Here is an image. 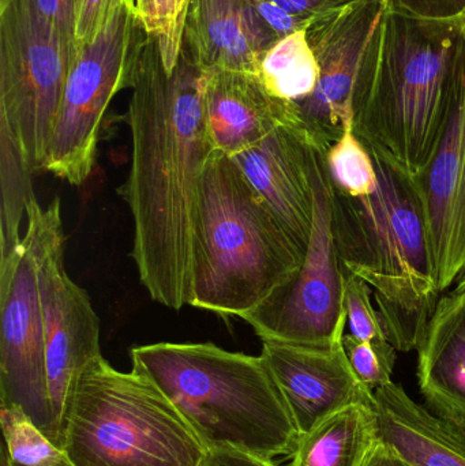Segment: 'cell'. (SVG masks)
I'll return each instance as SVG.
<instances>
[{"label":"cell","instance_id":"cell-1","mask_svg":"<svg viewBox=\"0 0 465 466\" xmlns=\"http://www.w3.org/2000/svg\"><path fill=\"white\" fill-rule=\"evenodd\" d=\"M131 90V164L119 187L133 218L131 257L150 298L179 311L191 300L202 180L215 152L205 71L180 52L168 73L157 38L147 35Z\"/></svg>","mask_w":465,"mask_h":466},{"label":"cell","instance_id":"cell-2","mask_svg":"<svg viewBox=\"0 0 465 466\" xmlns=\"http://www.w3.org/2000/svg\"><path fill=\"white\" fill-rule=\"evenodd\" d=\"M465 19L384 13L366 46L352 101L355 136L371 155L415 180L450 116Z\"/></svg>","mask_w":465,"mask_h":466},{"label":"cell","instance_id":"cell-3","mask_svg":"<svg viewBox=\"0 0 465 466\" xmlns=\"http://www.w3.org/2000/svg\"><path fill=\"white\" fill-rule=\"evenodd\" d=\"M373 156L379 183L370 196L332 187V223L343 270L373 292L390 344L418 350L441 299L414 180ZM332 186V185H330Z\"/></svg>","mask_w":465,"mask_h":466},{"label":"cell","instance_id":"cell-4","mask_svg":"<svg viewBox=\"0 0 465 466\" xmlns=\"http://www.w3.org/2000/svg\"><path fill=\"white\" fill-rule=\"evenodd\" d=\"M133 370L179 410L207 451L291 456L299 432L262 356L210 344L158 342L131 350Z\"/></svg>","mask_w":465,"mask_h":466},{"label":"cell","instance_id":"cell-5","mask_svg":"<svg viewBox=\"0 0 465 466\" xmlns=\"http://www.w3.org/2000/svg\"><path fill=\"white\" fill-rule=\"evenodd\" d=\"M303 260L237 163L215 150L202 180L188 306L242 319L289 284Z\"/></svg>","mask_w":465,"mask_h":466},{"label":"cell","instance_id":"cell-6","mask_svg":"<svg viewBox=\"0 0 465 466\" xmlns=\"http://www.w3.org/2000/svg\"><path fill=\"white\" fill-rule=\"evenodd\" d=\"M60 449L73 466H202L207 454L149 378L117 371L103 355L74 383Z\"/></svg>","mask_w":465,"mask_h":466},{"label":"cell","instance_id":"cell-7","mask_svg":"<svg viewBox=\"0 0 465 466\" xmlns=\"http://www.w3.org/2000/svg\"><path fill=\"white\" fill-rule=\"evenodd\" d=\"M76 54L35 0L0 8V128L41 171Z\"/></svg>","mask_w":465,"mask_h":466},{"label":"cell","instance_id":"cell-8","mask_svg":"<svg viewBox=\"0 0 465 466\" xmlns=\"http://www.w3.org/2000/svg\"><path fill=\"white\" fill-rule=\"evenodd\" d=\"M147 33L122 3L97 37L71 66L41 171L71 186L87 182L97 156L101 125L112 98L131 89Z\"/></svg>","mask_w":465,"mask_h":466},{"label":"cell","instance_id":"cell-9","mask_svg":"<svg viewBox=\"0 0 465 466\" xmlns=\"http://www.w3.org/2000/svg\"><path fill=\"white\" fill-rule=\"evenodd\" d=\"M327 153L314 147L313 228L299 273L258 309L242 318L262 342L328 347L346 334L344 270L333 232Z\"/></svg>","mask_w":465,"mask_h":466},{"label":"cell","instance_id":"cell-10","mask_svg":"<svg viewBox=\"0 0 465 466\" xmlns=\"http://www.w3.org/2000/svg\"><path fill=\"white\" fill-rule=\"evenodd\" d=\"M60 210L59 198L43 208L32 196L26 205V232L35 241L40 273L49 399L62 443L63 418L74 383L101 356V348L100 319L89 295L66 270Z\"/></svg>","mask_w":465,"mask_h":466},{"label":"cell","instance_id":"cell-11","mask_svg":"<svg viewBox=\"0 0 465 466\" xmlns=\"http://www.w3.org/2000/svg\"><path fill=\"white\" fill-rule=\"evenodd\" d=\"M0 405L18 408L60 449L49 399L45 325L35 241L0 260Z\"/></svg>","mask_w":465,"mask_h":466},{"label":"cell","instance_id":"cell-12","mask_svg":"<svg viewBox=\"0 0 465 466\" xmlns=\"http://www.w3.org/2000/svg\"><path fill=\"white\" fill-rule=\"evenodd\" d=\"M385 0H357L317 16L306 29L318 62L316 89L295 104L314 147L329 150L352 126V101L366 46Z\"/></svg>","mask_w":465,"mask_h":466},{"label":"cell","instance_id":"cell-13","mask_svg":"<svg viewBox=\"0 0 465 466\" xmlns=\"http://www.w3.org/2000/svg\"><path fill=\"white\" fill-rule=\"evenodd\" d=\"M414 182L437 285L445 293L465 271V26L447 126L433 158Z\"/></svg>","mask_w":465,"mask_h":466},{"label":"cell","instance_id":"cell-14","mask_svg":"<svg viewBox=\"0 0 465 466\" xmlns=\"http://www.w3.org/2000/svg\"><path fill=\"white\" fill-rule=\"evenodd\" d=\"M343 339L328 347L262 342V359L299 435L349 405L374 407V391L355 375Z\"/></svg>","mask_w":465,"mask_h":466},{"label":"cell","instance_id":"cell-15","mask_svg":"<svg viewBox=\"0 0 465 466\" xmlns=\"http://www.w3.org/2000/svg\"><path fill=\"white\" fill-rule=\"evenodd\" d=\"M313 150L298 120L231 157L305 255L314 218Z\"/></svg>","mask_w":465,"mask_h":466},{"label":"cell","instance_id":"cell-16","mask_svg":"<svg viewBox=\"0 0 465 466\" xmlns=\"http://www.w3.org/2000/svg\"><path fill=\"white\" fill-rule=\"evenodd\" d=\"M204 104L210 142L229 157L300 120L294 103L275 97L261 76L250 71H205Z\"/></svg>","mask_w":465,"mask_h":466},{"label":"cell","instance_id":"cell-17","mask_svg":"<svg viewBox=\"0 0 465 466\" xmlns=\"http://www.w3.org/2000/svg\"><path fill=\"white\" fill-rule=\"evenodd\" d=\"M278 40L250 0H191L182 52L204 71L258 74L262 57Z\"/></svg>","mask_w":465,"mask_h":466},{"label":"cell","instance_id":"cell-18","mask_svg":"<svg viewBox=\"0 0 465 466\" xmlns=\"http://www.w3.org/2000/svg\"><path fill=\"white\" fill-rule=\"evenodd\" d=\"M418 382L425 405L465 429V296L442 293L418 348Z\"/></svg>","mask_w":465,"mask_h":466},{"label":"cell","instance_id":"cell-19","mask_svg":"<svg viewBox=\"0 0 465 466\" xmlns=\"http://www.w3.org/2000/svg\"><path fill=\"white\" fill-rule=\"evenodd\" d=\"M379 440L412 466H465V429L390 382L374 391Z\"/></svg>","mask_w":465,"mask_h":466},{"label":"cell","instance_id":"cell-20","mask_svg":"<svg viewBox=\"0 0 465 466\" xmlns=\"http://www.w3.org/2000/svg\"><path fill=\"white\" fill-rule=\"evenodd\" d=\"M377 440L373 405H349L299 435L287 466H359Z\"/></svg>","mask_w":465,"mask_h":466},{"label":"cell","instance_id":"cell-21","mask_svg":"<svg viewBox=\"0 0 465 466\" xmlns=\"http://www.w3.org/2000/svg\"><path fill=\"white\" fill-rule=\"evenodd\" d=\"M306 29L280 38L264 55L259 65L258 76L267 89L288 103L306 100L318 82V62Z\"/></svg>","mask_w":465,"mask_h":466},{"label":"cell","instance_id":"cell-22","mask_svg":"<svg viewBox=\"0 0 465 466\" xmlns=\"http://www.w3.org/2000/svg\"><path fill=\"white\" fill-rule=\"evenodd\" d=\"M32 171L11 137L0 128V260L21 246V223L33 191Z\"/></svg>","mask_w":465,"mask_h":466},{"label":"cell","instance_id":"cell-23","mask_svg":"<svg viewBox=\"0 0 465 466\" xmlns=\"http://www.w3.org/2000/svg\"><path fill=\"white\" fill-rule=\"evenodd\" d=\"M327 169L333 190L346 196H370L379 183L373 156L352 126L328 150Z\"/></svg>","mask_w":465,"mask_h":466},{"label":"cell","instance_id":"cell-24","mask_svg":"<svg viewBox=\"0 0 465 466\" xmlns=\"http://www.w3.org/2000/svg\"><path fill=\"white\" fill-rule=\"evenodd\" d=\"M0 424L14 464L45 466L65 459L66 454L18 408L0 405Z\"/></svg>","mask_w":465,"mask_h":466},{"label":"cell","instance_id":"cell-25","mask_svg":"<svg viewBox=\"0 0 465 466\" xmlns=\"http://www.w3.org/2000/svg\"><path fill=\"white\" fill-rule=\"evenodd\" d=\"M191 0H138L136 15L147 35L157 38L167 71L172 73L182 52L183 30Z\"/></svg>","mask_w":465,"mask_h":466},{"label":"cell","instance_id":"cell-26","mask_svg":"<svg viewBox=\"0 0 465 466\" xmlns=\"http://www.w3.org/2000/svg\"><path fill=\"white\" fill-rule=\"evenodd\" d=\"M343 345L355 375L371 391L393 382L398 350L389 341H362L346 331Z\"/></svg>","mask_w":465,"mask_h":466},{"label":"cell","instance_id":"cell-27","mask_svg":"<svg viewBox=\"0 0 465 466\" xmlns=\"http://www.w3.org/2000/svg\"><path fill=\"white\" fill-rule=\"evenodd\" d=\"M344 309L349 333L362 341H389L373 301V292L359 277L344 271Z\"/></svg>","mask_w":465,"mask_h":466},{"label":"cell","instance_id":"cell-28","mask_svg":"<svg viewBox=\"0 0 465 466\" xmlns=\"http://www.w3.org/2000/svg\"><path fill=\"white\" fill-rule=\"evenodd\" d=\"M123 0H74V38L76 56L106 26Z\"/></svg>","mask_w":465,"mask_h":466},{"label":"cell","instance_id":"cell-29","mask_svg":"<svg viewBox=\"0 0 465 466\" xmlns=\"http://www.w3.org/2000/svg\"><path fill=\"white\" fill-rule=\"evenodd\" d=\"M396 13L425 21L465 19V0H385Z\"/></svg>","mask_w":465,"mask_h":466},{"label":"cell","instance_id":"cell-30","mask_svg":"<svg viewBox=\"0 0 465 466\" xmlns=\"http://www.w3.org/2000/svg\"><path fill=\"white\" fill-rule=\"evenodd\" d=\"M251 5L257 11L267 26L278 35V38L287 37L292 33L306 29L313 19H305L295 15L268 0H250Z\"/></svg>","mask_w":465,"mask_h":466},{"label":"cell","instance_id":"cell-31","mask_svg":"<svg viewBox=\"0 0 465 466\" xmlns=\"http://www.w3.org/2000/svg\"><path fill=\"white\" fill-rule=\"evenodd\" d=\"M40 13L56 26L66 38L76 59V38H74V0H35Z\"/></svg>","mask_w":465,"mask_h":466},{"label":"cell","instance_id":"cell-32","mask_svg":"<svg viewBox=\"0 0 465 466\" xmlns=\"http://www.w3.org/2000/svg\"><path fill=\"white\" fill-rule=\"evenodd\" d=\"M295 15L314 19L357 0H268Z\"/></svg>","mask_w":465,"mask_h":466},{"label":"cell","instance_id":"cell-33","mask_svg":"<svg viewBox=\"0 0 465 466\" xmlns=\"http://www.w3.org/2000/svg\"><path fill=\"white\" fill-rule=\"evenodd\" d=\"M202 466H278L273 460L261 459L235 449H213L207 451Z\"/></svg>","mask_w":465,"mask_h":466},{"label":"cell","instance_id":"cell-34","mask_svg":"<svg viewBox=\"0 0 465 466\" xmlns=\"http://www.w3.org/2000/svg\"><path fill=\"white\" fill-rule=\"evenodd\" d=\"M359 466H412L395 449L377 440Z\"/></svg>","mask_w":465,"mask_h":466},{"label":"cell","instance_id":"cell-35","mask_svg":"<svg viewBox=\"0 0 465 466\" xmlns=\"http://www.w3.org/2000/svg\"><path fill=\"white\" fill-rule=\"evenodd\" d=\"M0 466H13L11 464L10 454H8L7 448L2 446V456H0Z\"/></svg>","mask_w":465,"mask_h":466},{"label":"cell","instance_id":"cell-36","mask_svg":"<svg viewBox=\"0 0 465 466\" xmlns=\"http://www.w3.org/2000/svg\"><path fill=\"white\" fill-rule=\"evenodd\" d=\"M455 288H458V289L465 296V271L461 274L460 279L456 281Z\"/></svg>","mask_w":465,"mask_h":466},{"label":"cell","instance_id":"cell-37","mask_svg":"<svg viewBox=\"0 0 465 466\" xmlns=\"http://www.w3.org/2000/svg\"><path fill=\"white\" fill-rule=\"evenodd\" d=\"M11 464H13V466H24V465L14 464V462H11ZM45 466H73V465H71V462L68 461L67 457H65V459L60 460V461L54 462V464H49V465H45Z\"/></svg>","mask_w":465,"mask_h":466},{"label":"cell","instance_id":"cell-38","mask_svg":"<svg viewBox=\"0 0 465 466\" xmlns=\"http://www.w3.org/2000/svg\"><path fill=\"white\" fill-rule=\"evenodd\" d=\"M136 2H138V0H123V3H125V5H127L128 7L131 8V10L136 11Z\"/></svg>","mask_w":465,"mask_h":466},{"label":"cell","instance_id":"cell-39","mask_svg":"<svg viewBox=\"0 0 465 466\" xmlns=\"http://www.w3.org/2000/svg\"><path fill=\"white\" fill-rule=\"evenodd\" d=\"M10 2L11 0H0V8L5 7V5H7Z\"/></svg>","mask_w":465,"mask_h":466}]
</instances>
